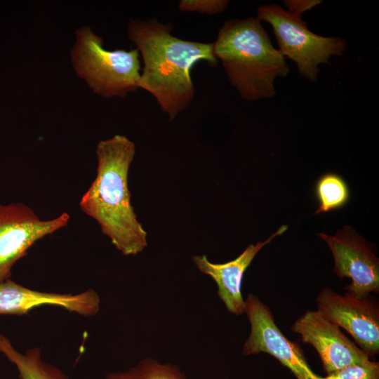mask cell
<instances>
[{
    "label": "cell",
    "instance_id": "cell-9",
    "mask_svg": "<svg viewBox=\"0 0 379 379\" xmlns=\"http://www.w3.org/2000/svg\"><path fill=\"white\" fill-rule=\"evenodd\" d=\"M318 310L345 329L369 357L379 353V308L369 297L340 295L329 288L317 298Z\"/></svg>",
    "mask_w": 379,
    "mask_h": 379
},
{
    "label": "cell",
    "instance_id": "cell-8",
    "mask_svg": "<svg viewBox=\"0 0 379 379\" xmlns=\"http://www.w3.org/2000/svg\"><path fill=\"white\" fill-rule=\"evenodd\" d=\"M329 246L334 258V272L340 279L350 278L345 293L356 297H368L379 292V259L366 241L347 225L335 235L319 233Z\"/></svg>",
    "mask_w": 379,
    "mask_h": 379
},
{
    "label": "cell",
    "instance_id": "cell-10",
    "mask_svg": "<svg viewBox=\"0 0 379 379\" xmlns=\"http://www.w3.org/2000/svg\"><path fill=\"white\" fill-rule=\"evenodd\" d=\"M291 330L298 333L304 343L314 347L326 375L370 359L318 310L307 311L295 321Z\"/></svg>",
    "mask_w": 379,
    "mask_h": 379
},
{
    "label": "cell",
    "instance_id": "cell-6",
    "mask_svg": "<svg viewBox=\"0 0 379 379\" xmlns=\"http://www.w3.org/2000/svg\"><path fill=\"white\" fill-rule=\"evenodd\" d=\"M69 219L63 212L42 220L22 202L0 204V282L10 279L14 265L36 241L67 226Z\"/></svg>",
    "mask_w": 379,
    "mask_h": 379
},
{
    "label": "cell",
    "instance_id": "cell-3",
    "mask_svg": "<svg viewBox=\"0 0 379 379\" xmlns=\"http://www.w3.org/2000/svg\"><path fill=\"white\" fill-rule=\"evenodd\" d=\"M213 51L230 84L247 100L273 97L275 79L289 72L285 58L256 17L225 21L213 42Z\"/></svg>",
    "mask_w": 379,
    "mask_h": 379
},
{
    "label": "cell",
    "instance_id": "cell-5",
    "mask_svg": "<svg viewBox=\"0 0 379 379\" xmlns=\"http://www.w3.org/2000/svg\"><path fill=\"white\" fill-rule=\"evenodd\" d=\"M257 18L269 23L273 29L278 51L293 60L299 73L310 81L317 79L319 65L328 63L333 55H341L347 41L338 36H323L312 32L302 16L288 12L276 4L262 5Z\"/></svg>",
    "mask_w": 379,
    "mask_h": 379
},
{
    "label": "cell",
    "instance_id": "cell-16",
    "mask_svg": "<svg viewBox=\"0 0 379 379\" xmlns=\"http://www.w3.org/2000/svg\"><path fill=\"white\" fill-rule=\"evenodd\" d=\"M326 379H379V364L370 359L326 375Z\"/></svg>",
    "mask_w": 379,
    "mask_h": 379
},
{
    "label": "cell",
    "instance_id": "cell-13",
    "mask_svg": "<svg viewBox=\"0 0 379 379\" xmlns=\"http://www.w3.org/2000/svg\"><path fill=\"white\" fill-rule=\"evenodd\" d=\"M0 352L15 366L20 379H69L59 368L43 359L38 347L19 352L0 333Z\"/></svg>",
    "mask_w": 379,
    "mask_h": 379
},
{
    "label": "cell",
    "instance_id": "cell-17",
    "mask_svg": "<svg viewBox=\"0 0 379 379\" xmlns=\"http://www.w3.org/2000/svg\"><path fill=\"white\" fill-rule=\"evenodd\" d=\"M228 4L227 0H181L178 2V9L187 13L216 15L225 11Z\"/></svg>",
    "mask_w": 379,
    "mask_h": 379
},
{
    "label": "cell",
    "instance_id": "cell-1",
    "mask_svg": "<svg viewBox=\"0 0 379 379\" xmlns=\"http://www.w3.org/2000/svg\"><path fill=\"white\" fill-rule=\"evenodd\" d=\"M173 25L156 19L131 20L127 31L130 40L143 60L139 88L156 99L161 109L173 121L192 102L195 88L192 67L200 61L216 67L218 60L213 42L183 40L171 34Z\"/></svg>",
    "mask_w": 379,
    "mask_h": 379
},
{
    "label": "cell",
    "instance_id": "cell-14",
    "mask_svg": "<svg viewBox=\"0 0 379 379\" xmlns=\"http://www.w3.org/2000/svg\"><path fill=\"white\" fill-rule=\"evenodd\" d=\"M318 208L315 214L328 213L344 207L349 201L350 192L346 181L335 173L322 175L315 185Z\"/></svg>",
    "mask_w": 379,
    "mask_h": 379
},
{
    "label": "cell",
    "instance_id": "cell-18",
    "mask_svg": "<svg viewBox=\"0 0 379 379\" xmlns=\"http://www.w3.org/2000/svg\"><path fill=\"white\" fill-rule=\"evenodd\" d=\"M319 0H286L284 4L288 11L302 16V14L320 4Z\"/></svg>",
    "mask_w": 379,
    "mask_h": 379
},
{
    "label": "cell",
    "instance_id": "cell-11",
    "mask_svg": "<svg viewBox=\"0 0 379 379\" xmlns=\"http://www.w3.org/2000/svg\"><path fill=\"white\" fill-rule=\"evenodd\" d=\"M44 305L60 307L83 317L100 311V298L93 288L77 293H61L34 290L10 279L0 282V315H24Z\"/></svg>",
    "mask_w": 379,
    "mask_h": 379
},
{
    "label": "cell",
    "instance_id": "cell-15",
    "mask_svg": "<svg viewBox=\"0 0 379 379\" xmlns=\"http://www.w3.org/2000/svg\"><path fill=\"white\" fill-rule=\"evenodd\" d=\"M104 379H187V378L177 365L160 363L155 359L146 357L126 371L107 373Z\"/></svg>",
    "mask_w": 379,
    "mask_h": 379
},
{
    "label": "cell",
    "instance_id": "cell-7",
    "mask_svg": "<svg viewBox=\"0 0 379 379\" xmlns=\"http://www.w3.org/2000/svg\"><path fill=\"white\" fill-rule=\"evenodd\" d=\"M245 302L251 331L243 347L244 355L267 353L288 368L296 379H326L312 370L300 346L283 334L267 305L253 293L248 295Z\"/></svg>",
    "mask_w": 379,
    "mask_h": 379
},
{
    "label": "cell",
    "instance_id": "cell-2",
    "mask_svg": "<svg viewBox=\"0 0 379 379\" xmlns=\"http://www.w3.org/2000/svg\"><path fill=\"white\" fill-rule=\"evenodd\" d=\"M135 146L127 137L115 135L96 147V175L82 196L79 206L100 225L124 255H136L147 246V232L131 203L128 171Z\"/></svg>",
    "mask_w": 379,
    "mask_h": 379
},
{
    "label": "cell",
    "instance_id": "cell-12",
    "mask_svg": "<svg viewBox=\"0 0 379 379\" xmlns=\"http://www.w3.org/2000/svg\"><path fill=\"white\" fill-rule=\"evenodd\" d=\"M287 230V225L281 226L265 241L250 244L239 256L225 263H213L205 255L192 256L199 270L216 283L218 295L228 312L237 316L245 313L246 302L241 293V284L246 270L262 247Z\"/></svg>",
    "mask_w": 379,
    "mask_h": 379
},
{
    "label": "cell",
    "instance_id": "cell-4",
    "mask_svg": "<svg viewBox=\"0 0 379 379\" xmlns=\"http://www.w3.org/2000/svg\"><path fill=\"white\" fill-rule=\"evenodd\" d=\"M70 57L76 74L102 97L124 98L139 88L141 67L138 51L106 50L102 39L88 25L76 31Z\"/></svg>",
    "mask_w": 379,
    "mask_h": 379
}]
</instances>
